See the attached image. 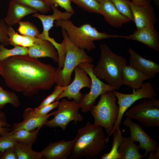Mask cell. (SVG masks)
I'll return each instance as SVG.
<instances>
[{"mask_svg":"<svg viewBox=\"0 0 159 159\" xmlns=\"http://www.w3.org/2000/svg\"><path fill=\"white\" fill-rule=\"evenodd\" d=\"M122 125L128 127L130 131L131 139L135 142H139L140 149L144 150L143 158H146L150 151L159 150V145L157 142L150 137L138 124L126 117L122 122Z\"/></svg>","mask_w":159,"mask_h":159,"instance_id":"cell-12","label":"cell"},{"mask_svg":"<svg viewBox=\"0 0 159 159\" xmlns=\"http://www.w3.org/2000/svg\"><path fill=\"white\" fill-rule=\"evenodd\" d=\"M1 62H0V75L1 74Z\"/></svg>","mask_w":159,"mask_h":159,"instance_id":"cell-43","label":"cell"},{"mask_svg":"<svg viewBox=\"0 0 159 159\" xmlns=\"http://www.w3.org/2000/svg\"><path fill=\"white\" fill-rule=\"evenodd\" d=\"M37 12L36 10L19 2L11 0L6 16L4 20L9 26L12 27L18 24L24 16Z\"/></svg>","mask_w":159,"mask_h":159,"instance_id":"cell-20","label":"cell"},{"mask_svg":"<svg viewBox=\"0 0 159 159\" xmlns=\"http://www.w3.org/2000/svg\"><path fill=\"white\" fill-rule=\"evenodd\" d=\"M58 6L54 5L51 6L53 11V14L46 15L38 13L34 14L33 16L37 18L41 21L43 28L42 32L39 34L38 38L48 40L50 37L49 36V32L54 26V21L58 19H69L72 15L67 11L62 12L57 8Z\"/></svg>","mask_w":159,"mask_h":159,"instance_id":"cell-16","label":"cell"},{"mask_svg":"<svg viewBox=\"0 0 159 159\" xmlns=\"http://www.w3.org/2000/svg\"><path fill=\"white\" fill-rule=\"evenodd\" d=\"M28 54L27 47L20 46H15L14 48L9 49L2 44L0 45V62L9 57L18 55H26Z\"/></svg>","mask_w":159,"mask_h":159,"instance_id":"cell-29","label":"cell"},{"mask_svg":"<svg viewBox=\"0 0 159 159\" xmlns=\"http://www.w3.org/2000/svg\"><path fill=\"white\" fill-rule=\"evenodd\" d=\"M113 91L102 94L97 104L93 105L90 110L94 118V124L105 129L108 136L106 140L108 143L119 112L117 98Z\"/></svg>","mask_w":159,"mask_h":159,"instance_id":"cell-6","label":"cell"},{"mask_svg":"<svg viewBox=\"0 0 159 159\" xmlns=\"http://www.w3.org/2000/svg\"><path fill=\"white\" fill-rule=\"evenodd\" d=\"M50 6L56 5L64 9L66 11L69 12L72 15L75 13L74 11L71 4L70 0H44Z\"/></svg>","mask_w":159,"mask_h":159,"instance_id":"cell-35","label":"cell"},{"mask_svg":"<svg viewBox=\"0 0 159 159\" xmlns=\"http://www.w3.org/2000/svg\"><path fill=\"white\" fill-rule=\"evenodd\" d=\"M61 32L65 43L66 53L63 67L56 68V84L57 86L64 87L71 83V75L76 67L82 63H92L93 59L85 50L79 48L71 42L64 29L61 28Z\"/></svg>","mask_w":159,"mask_h":159,"instance_id":"cell-5","label":"cell"},{"mask_svg":"<svg viewBox=\"0 0 159 159\" xmlns=\"http://www.w3.org/2000/svg\"><path fill=\"white\" fill-rule=\"evenodd\" d=\"M132 1L138 3H150V0H132Z\"/></svg>","mask_w":159,"mask_h":159,"instance_id":"cell-42","label":"cell"},{"mask_svg":"<svg viewBox=\"0 0 159 159\" xmlns=\"http://www.w3.org/2000/svg\"><path fill=\"white\" fill-rule=\"evenodd\" d=\"M118 127L114 131L112 147L110 151L104 154L100 159H121V156L118 152V148L121 144L123 137H122L120 129Z\"/></svg>","mask_w":159,"mask_h":159,"instance_id":"cell-27","label":"cell"},{"mask_svg":"<svg viewBox=\"0 0 159 159\" xmlns=\"http://www.w3.org/2000/svg\"><path fill=\"white\" fill-rule=\"evenodd\" d=\"M137 104L130 107L124 115L131 120H135L144 127L159 126V100L156 98H144Z\"/></svg>","mask_w":159,"mask_h":159,"instance_id":"cell-7","label":"cell"},{"mask_svg":"<svg viewBox=\"0 0 159 159\" xmlns=\"http://www.w3.org/2000/svg\"><path fill=\"white\" fill-rule=\"evenodd\" d=\"M54 23L57 27H60L65 30L69 39L76 46L89 52L95 49V41L122 38V36L100 32L89 23L77 26L69 19H58Z\"/></svg>","mask_w":159,"mask_h":159,"instance_id":"cell-4","label":"cell"},{"mask_svg":"<svg viewBox=\"0 0 159 159\" xmlns=\"http://www.w3.org/2000/svg\"><path fill=\"white\" fill-rule=\"evenodd\" d=\"M54 112L50 114L41 117H30L25 119L20 122L14 123L11 128V130L15 131L24 130L29 131L35 130L44 125L48 118L53 115Z\"/></svg>","mask_w":159,"mask_h":159,"instance_id":"cell-24","label":"cell"},{"mask_svg":"<svg viewBox=\"0 0 159 159\" xmlns=\"http://www.w3.org/2000/svg\"><path fill=\"white\" fill-rule=\"evenodd\" d=\"M74 70V77L73 81L64 87L63 91L55 101H59L63 98L67 97L69 100L73 99L79 103L83 95L80 92V90L84 87L90 88L91 80L86 71L78 66Z\"/></svg>","mask_w":159,"mask_h":159,"instance_id":"cell-11","label":"cell"},{"mask_svg":"<svg viewBox=\"0 0 159 159\" xmlns=\"http://www.w3.org/2000/svg\"><path fill=\"white\" fill-rule=\"evenodd\" d=\"M0 75L12 90L31 97L56 83V68L28 55L9 57L0 62Z\"/></svg>","mask_w":159,"mask_h":159,"instance_id":"cell-1","label":"cell"},{"mask_svg":"<svg viewBox=\"0 0 159 159\" xmlns=\"http://www.w3.org/2000/svg\"><path fill=\"white\" fill-rule=\"evenodd\" d=\"M8 35L10 44L14 47L20 46L29 47L33 46L38 38L19 34L11 27H9Z\"/></svg>","mask_w":159,"mask_h":159,"instance_id":"cell-25","label":"cell"},{"mask_svg":"<svg viewBox=\"0 0 159 159\" xmlns=\"http://www.w3.org/2000/svg\"><path fill=\"white\" fill-rule=\"evenodd\" d=\"M139 150L138 145L129 136L123 138L118 151L121 159H142L143 155L140 154Z\"/></svg>","mask_w":159,"mask_h":159,"instance_id":"cell-22","label":"cell"},{"mask_svg":"<svg viewBox=\"0 0 159 159\" xmlns=\"http://www.w3.org/2000/svg\"><path fill=\"white\" fill-rule=\"evenodd\" d=\"M78 66L86 71L91 80L90 91L88 93L83 95L78 103L81 111L86 113L90 111L99 96L106 92L115 90L113 87L102 82L96 76L93 72L94 66L91 63H82Z\"/></svg>","mask_w":159,"mask_h":159,"instance_id":"cell-10","label":"cell"},{"mask_svg":"<svg viewBox=\"0 0 159 159\" xmlns=\"http://www.w3.org/2000/svg\"><path fill=\"white\" fill-rule=\"evenodd\" d=\"M137 29L153 26L157 21L153 8L150 3H138L127 1Z\"/></svg>","mask_w":159,"mask_h":159,"instance_id":"cell-13","label":"cell"},{"mask_svg":"<svg viewBox=\"0 0 159 159\" xmlns=\"http://www.w3.org/2000/svg\"><path fill=\"white\" fill-rule=\"evenodd\" d=\"M0 155H1V152H0Z\"/></svg>","mask_w":159,"mask_h":159,"instance_id":"cell-46","label":"cell"},{"mask_svg":"<svg viewBox=\"0 0 159 159\" xmlns=\"http://www.w3.org/2000/svg\"><path fill=\"white\" fill-rule=\"evenodd\" d=\"M9 26L5 23L4 19L0 20V43L5 47L10 44L8 32Z\"/></svg>","mask_w":159,"mask_h":159,"instance_id":"cell-37","label":"cell"},{"mask_svg":"<svg viewBox=\"0 0 159 159\" xmlns=\"http://www.w3.org/2000/svg\"><path fill=\"white\" fill-rule=\"evenodd\" d=\"M42 13L48 12L51 8L44 0H14Z\"/></svg>","mask_w":159,"mask_h":159,"instance_id":"cell-32","label":"cell"},{"mask_svg":"<svg viewBox=\"0 0 159 159\" xmlns=\"http://www.w3.org/2000/svg\"><path fill=\"white\" fill-rule=\"evenodd\" d=\"M57 107V110L54 112V118L48 120L44 125L51 128L59 127L65 130L70 122L76 123L83 121V117L79 112L78 103L74 100L70 101L63 98L59 101Z\"/></svg>","mask_w":159,"mask_h":159,"instance_id":"cell-9","label":"cell"},{"mask_svg":"<svg viewBox=\"0 0 159 159\" xmlns=\"http://www.w3.org/2000/svg\"><path fill=\"white\" fill-rule=\"evenodd\" d=\"M100 13L105 21L112 26L118 28L130 20L121 14L110 0H103L99 2Z\"/></svg>","mask_w":159,"mask_h":159,"instance_id":"cell-15","label":"cell"},{"mask_svg":"<svg viewBox=\"0 0 159 159\" xmlns=\"http://www.w3.org/2000/svg\"><path fill=\"white\" fill-rule=\"evenodd\" d=\"M84 10L100 14L99 2L96 0H70Z\"/></svg>","mask_w":159,"mask_h":159,"instance_id":"cell-33","label":"cell"},{"mask_svg":"<svg viewBox=\"0 0 159 159\" xmlns=\"http://www.w3.org/2000/svg\"><path fill=\"white\" fill-rule=\"evenodd\" d=\"M129 65L151 78L159 72V64L154 61L143 58L132 49L129 47Z\"/></svg>","mask_w":159,"mask_h":159,"instance_id":"cell-17","label":"cell"},{"mask_svg":"<svg viewBox=\"0 0 159 159\" xmlns=\"http://www.w3.org/2000/svg\"><path fill=\"white\" fill-rule=\"evenodd\" d=\"M149 156L148 159H159V150L157 151H152L149 153Z\"/></svg>","mask_w":159,"mask_h":159,"instance_id":"cell-41","label":"cell"},{"mask_svg":"<svg viewBox=\"0 0 159 159\" xmlns=\"http://www.w3.org/2000/svg\"><path fill=\"white\" fill-rule=\"evenodd\" d=\"M100 57L93 69L94 74L100 80H103L107 84L119 90L122 84V70L126 64L124 57L112 52L105 44H100Z\"/></svg>","mask_w":159,"mask_h":159,"instance_id":"cell-3","label":"cell"},{"mask_svg":"<svg viewBox=\"0 0 159 159\" xmlns=\"http://www.w3.org/2000/svg\"><path fill=\"white\" fill-rule=\"evenodd\" d=\"M18 31L21 34L29 37L37 38L39 34L37 27L29 21H20Z\"/></svg>","mask_w":159,"mask_h":159,"instance_id":"cell-31","label":"cell"},{"mask_svg":"<svg viewBox=\"0 0 159 159\" xmlns=\"http://www.w3.org/2000/svg\"><path fill=\"white\" fill-rule=\"evenodd\" d=\"M96 0L99 2H100V1H102L103 0Z\"/></svg>","mask_w":159,"mask_h":159,"instance_id":"cell-45","label":"cell"},{"mask_svg":"<svg viewBox=\"0 0 159 159\" xmlns=\"http://www.w3.org/2000/svg\"><path fill=\"white\" fill-rule=\"evenodd\" d=\"M0 159H17L14 146L1 153Z\"/></svg>","mask_w":159,"mask_h":159,"instance_id":"cell-40","label":"cell"},{"mask_svg":"<svg viewBox=\"0 0 159 159\" xmlns=\"http://www.w3.org/2000/svg\"><path fill=\"white\" fill-rule=\"evenodd\" d=\"M122 38L139 42L159 52V35L154 26L137 29L132 34Z\"/></svg>","mask_w":159,"mask_h":159,"instance_id":"cell-18","label":"cell"},{"mask_svg":"<svg viewBox=\"0 0 159 159\" xmlns=\"http://www.w3.org/2000/svg\"><path fill=\"white\" fill-rule=\"evenodd\" d=\"M69 158L96 159L108 143L102 127L87 122L79 128Z\"/></svg>","mask_w":159,"mask_h":159,"instance_id":"cell-2","label":"cell"},{"mask_svg":"<svg viewBox=\"0 0 159 159\" xmlns=\"http://www.w3.org/2000/svg\"><path fill=\"white\" fill-rule=\"evenodd\" d=\"M32 145L16 142L14 148L17 159H42L40 152L34 151L32 149Z\"/></svg>","mask_w":159,"mask_h":159,"instance_id":"cell-26","label":"cell"},{"mask_svg":"<svg viewBox=\"0 0 159 159\" xmlns=\"http://www.w3.org/2000/svg\"><path fill=\"white\" fill-rule=\"evenodd\" d=\"M117 10L122 14L133 21L130 7L125 0H110Z\"/></svg>","mask_w":159,"mask_h":159,"instance_id":"cell-34","label":"cell"},{"mask_svg":"<svg viewBox=\"0 0 159 159\" xmlns=\"http://www.w3.org/2000/svg\"><path fill=\"white\" fill-rule=\"evenodd\" d=\"M123 85L133 89L140 88L146 80L151 78L132 66L126 64L122 70Z\"/></svg>","mask_w":159,"mask_h":159,"instance_id":"cell-21","label":"cell"},{"mask_svg":"<svg viewBox=\"0 0 159 159\" xmlns=\"http://www.w3.org/2000/svg\"><path fill=\"white\" fill-rule=\"evenodd\" d=\"M59 102V101H55L39 109L27 108L24 110L22 115L23 119L30 117H39L45 116L51 110L57 107Z\"/></svg>","mask_w":159,"mask_h":159,"instance_id":"cell-28","label":"cell"},{"mask_svg":"<svg viewBox=\"0 0 159 159\" xmlns=\"http://www.w3.org/2000/svg\"><path fill=\"white\" fill-rule=\"evenodd\" d=\"M2 89H3L0 86V91Z\"/></svg>","mask_w":159,"mask_h":159,"instance_id":"cell-44","label":"cell"},{"mask_svg":"<svg viewBox=\"0 0 159 159\" xmlns=\"http://www.w3.org/2000/svg\"><path fill=\"white\" fill-rule=\"evenodd\" d=\"M42 127L32 131L20 130H11L3 134L15 142L32 145L36 141L39 130Z\"/></svg>","mask_w":159,"mask_h":159,"instance_id":"cell-23","label":"cell"},{"mask_svg":"<svg viewBox=\"0 0 159 159\" xmlns=\"http://www.w3.org/2000/svg\"><path fill=\"white\" fill-rule=\"evenodd\" d=\"M74 138L67 141L62 140L51 143L40 152L42 159H67L70 156Z\"/></svg>","mask_w":159,"mask_h":159,"instance_id":"cell-14","label":"cell"},{"mask_svg":"<svg viewBox=\"0 0 159 159\" xmlns=\"http://www.w3.org/2000/svg\"><path fill=\"white\" fill-rule=\"evenodd\" d=\"M11 126L7 121L5 113L0 111V135L11 131Z\"/></svg>","mask_w":159,"mask_h":159,"instance_id":"cell-39","label":"cell"},{"mask_svg":"<svg viewBox=\"0 0 159 159\" xmlns=\"http://www.w3.org/2000/svg\"><path fill=\"white\" fill-rule=\"evenodd\" d=\"M117 100L119 107V114L117 120L111 132L110 136L115 129L120 127L125 111L137 100L144 98H156L157 93L152 84L149 82H144L141 87L132 94L122 93L114 91Z\"/></svg>","mask_w":159,"mask_h":159,"instance_id":"cell-8","label":"cell"},{"mask_svg":"<svg viewBox=\"0 0 159 159\" xmlns=\"http://www.w3.org/2000/svg\"><path fill=\"white\" fill-rule=\"evenodd\" d=\"M16 142L12 141L3 134L0 135V152L14 146Z\"/></svg>","mask_w":159,"mask_h":159,"instance_id":"cell-38","label":"cell"},{"mask_svg":"<svg viewBox=\"0 0 159 159\" xmlns=\"http://www.w3.org/2000/svg\"><path fill=\"white\" fill-rule=\"evenodd\" d=\"M8 104L15 107L20 105L19 97L14 92L2 89L0 91V110Z\"/></svg>","mask_w":159,"mask_h":159,"instance_id":"cell-30","label":"cell"},{"mask_svg":"<svg viewBox=\"0 0 159 159\" xmlns=\"http://www.w3.org/2000/svg\"><path fill=\"white\" fill-rule=\"evenodd\" d=\"M64 87L57 86L53 92L45 98L36 109H39L54 102L57 97L62 93Z\"/></svg>","mask_w":159,"mask_h":159,"instance_id":"cell-36","label":"cell"},{"mask_svg":"<svg viewBox=\"0 0 159 159\" xmlns=\"http://www.w3.org/2000/svg\"><path fill=\"white\" fill-rule=\"evenodd\" d=\"M28 55L36 59L48 57L58 62V55L54 45L48 40L38 38L34 44L28 48Z\"/></svg>","mask_w":159,"mask_h":159,"instance_id":"cell-19","label":"cell"}]
</instances>
